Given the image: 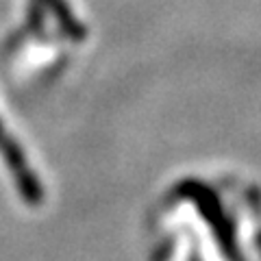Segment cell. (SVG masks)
<instances>
[{"label": "cell", "mask_w": 261, "mask_h": 261, "mask_svg": "<svg viewBox=\"0 0 261 261\" xmlns=\"http://www.w3.org/2000/svg\"><path fill=\"white\" fill-rule=\"evenodd\" d=\"M39 5H42V9L53 15L55 24L59 27L61 35L65 39H70V42H83L87 37V27L81 18L76 15V11L72 9L70 0H37Z\"/></svg>", "instance_id": "2"}, {"label": "cell", "mask_w": 261, "mask_h": 261, "mask_svg": "<svg viewBox=\"0 0 261 261\" xmlns=\"http://www.w3.org/2000/svg\"><path fill=\"white\" fill-rule=\"evenodd\" d=\"M0 154L9 168V172L18 187V194L22 196V200L31 207L42 205L44 200V185L39 181V176L35 174V170L29 166L27 154H24L22 146L18 144V140L5 128L3 120H0Z\"/></svg>", "instance_id": "1"}]
</instances>
